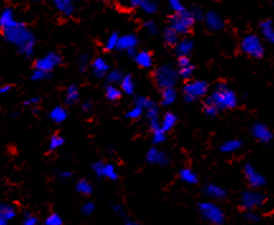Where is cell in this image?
I'll use <instances>...</instances> for the list:
<instances>
[{"mask_svg": "<svg viewBox=\"0 0 274 225\" xmlns=\"http://www.w3.org/2000/svg\"><path fill=\"white\" fill-rule=\"evenodd\" d=\"M112 210H113V212H114V214L119 215V216H123V215H124L123 206H122V205L113 204V205H112Z\"/></svg>", "mask_w": 274, "mask_h": 225, "instance_id": "obj_52", "label": "cell"}, {"mask_svg": "<svg viewBox=\"0 0 274 225\" xmlns=\"http://www.w3.org/2000/svg\"><path fill=\"white\" fill-rule=\"evenodd\" d=\"M178 97V93L177 90H175V88H167V89H162L161 90V100H160V103H161V106H164V107H169V106H172L173 103L177 101Z\"/></svg>", "mask_w": 274, "mask_h": 225, "instance_id": "obj_27", "label": "cell"}, {"mask_svg": "<svg viewBox=\"0 0 274 225\" xmlns=\"http://www.w3.org/2000/svg\"><path fill=\"white\" fill-rule=\"evenodd\" d=\"M52 4L56 11L65 18H68L75 12V6L71 0H52Z\"/></svg>", "mask_w": 274, "mask_h": 225, "instance_id": "obj_18", "label": "cell"}, {"mask_svg": "<svg viewBox=\"0 0 274 225\" xmlns=\"http://www.w3.org/2000/svg\"><path fill=\"white\" fill-rule=\"evenodd\" d=\"M203 191H204L206 196L211 200H223V199H226V196H227L226 189L223 188V187L218 186V184H215V183L206 184Z\"/></svg>", "mask_w": 274, "mask_h": 225, "instance_id": "obj_19", "label": "cell"}, {"mask_svg": "<svg viewBox=\"0 0 274 225\" xmlns=\"http://www.w3.org/2000/svg\"><path fill=\"white\" fill-rule=\"evenodd\" d=\"M208 83L204 80H190L183 88L184 101L187 103H193L194 101L204 97L208 93Z\"/></svg>", "mask_w": 274, "mask_h": 225, "instance_id": "obj_7", "label": "cell"}, {"mask_svg": "<svg viewBox=\"0 0 274 225\" xmlns=\"http://www.w3.org/2000/svg\"><path fill=\"white\" fill-rule=\"evenodd\" d=\"M79 100H80V90H79L78 85H75V84L68 85V87L66 88L65 98H63L66 105L67 106L75 105L76 102H79Z\"/></svg>", "mask_w": 274, "mask_h": 225, "instance_id": "obj_24", "label": "cell"}, {"mask_svg": "<svg viewBox=\"0 0 274 225\" xmlns=\"http://www.w3.org/2000/svg\"><path fill=\"white\" fill-rule=\"evenodd\" d=\"M146 160L150 164H155V166H161L165 167L170 163V158L165 151L160 150L156 146L149 149V151L146 153Z\"/></svg>", "mask_w": 274, "mask_h": 225, "instance_id": "obj_14", "label": "cell"}, {"mask_svg": "<svg viewBox=\"0 0 274 225\" xmlns=\"http://www.w3.org/2000/svg\"><path fill=\"white\" fill-rule=\"evenodd\" d=\"M48 118L53 123H62L67 120V110L63 106H55L52 110L48 112Z\"/></svg>", "mask_w": 274, "mask_h": 225, "instance_id": "obj_22", "label": "cell"}, {"mask_svg": "<svg viewBox=\"0 0 274 225\" xmlns=\"http://www.w3.org/2000/svg\"><path fill=\"white\" fill-rule=\"evenodd\" d=\"M144 28L146 29L150 35H157V32H159V27H157L156 22H154V21L145 22Z\"/></svg>", "mask_w": 274, "mask_h": 225, "instance_id": "obj_48", "label": "cell"}, {"mask_svg": "<svg viewBox=\"0 0 274 225\" xmlns=\"http://www.w3.org/2000/svg\"><path fill=\"white\" fill-rule=\"evenodd\" d=\"M167 6L172 9L174 13H182V12L185 11L184 6H183L182 0H166Z\"/></svg>", "mask_w": 274, "mask_h": 225, "instance_id": "obj_45", "label": "cell"}, {"mask_svg": "<svg viewBox=\"0 0 274 225\" xmlns=\"http://www.w3.org/2000/svg\"><path fill=\"white\" fill-rule=\"evenodd\" d=\"M197 207L200 216L211 225H223L226 219L225 211L216 202L203 201L199 202Z\"/></svg>", "mask_w": 274, "mask_h": 225, "instance_id": "obj_4", "label": "cell"}, {"mask_svg": "<svg viewBox=\"0 0 274 225\" xmlns=\"http://www.w3.org/2000/svg\"><path fill=\"white\" fill-rule=\"evenodd\" d=\"M100 2H111V0H100Z\"/></svg>", "mask_w": 274, "mask_h": 225, "instance_id": "obj_61", "label": "cell"}, {"mask_svg": "<svg viewBox=\"0 0 274 225\" xmlns=\"http://www.w3.org/2000/svg\"><path fill=\"white\" fill-rule=\"evenodd\" d=\"M139 8L145 14H155L157 12V4L154 0H142Z\"/></svg>", "mask_w": 274, "mask_h": 225, "instance_id": "obj_37", "label": "cell"}, {"mask_svg": "<svg viewBox=\"0 0 274 225\" xmlns=\"http://www.w3.org/2000/svg\"><path fill=\"white\" fill-rule=\"evenodd\" d=\"M0 215L5 220L10 221V220H13L17 216V207L14 205L9 204V202H2L0 204Z\"/></svg>", "mask_w": 274, "mask_h": 225, "instance_id": "obj_29", "label": "cell"}, {"mask_svg": "<svg viewBox=\"0 0 274 225\" xmlns=\"http://www.w3.org/2000/svg\"><path fill=\"white\" fill-rule=\"evenodd\" d=\"M118 87L122 93H124V94H127V95H132L134 93V88H136L133 77H132L131 74H124L123 79H122V82L119 83Z\"/></svg>", "mask_w": 274, "mask_h": 225, "instance_id": "obj_26", "label": "cell"}, {"mask_svg": "<svg viewBox=\"0 0 274 225\" xmlns=\"http://www.w3.org/2000/svg\"><path fill=\"white\" fill-rule=\"evenodd\" d=\"M179 178L187 184H197L198 183V176L195 174V172L190 168L180 169Z\"/></svg>", "mask_w": 274, "mask_h": 225, "instance_id": "obj_30", "label": "cell"}, {"mask_svg": "<svg viewBox=\"0 0 274 225\" xmlns=\"http://www.w3.org/2000/svg\"><path fill=\"white\" fill-rule=\"evenodd\" d=\"M151 134H152V143H154L155 145L162 144L165 141V139H166V133L162 130L161 126H159V127L156 128H152Z\"/></svg>", "mask_w": 274, "mask_h": 225, "instance_id": "obj_38", "label": "cell"}, {"mask_svg": "<svg viewBox=\"0 0 274 225\" xmlns=\"http://www.w3.org/2000/svg\"><path fill=\"white\" fill-rule=\"evenodd\" d=\"M29 2H33V3H40V2H43V0H29Z\"/></svg>", "mask_w": 274, "mask_h": 225, "instance_id": "obj_59", "label": "cell"}, {"mask_svg": "<svg viewBox=\"0 0 274 225\" xmlns=\"http://www.w3.org/2000/svg\"><path fill=\"white\" fill-rule=\"evenodd\" d=\"M94 211H95V204H94V202L86 201L85 204H83V206H81V212H83L84 215H86V216L91 215Z\"/></svg>", "mask_w": 274, "mask_h": 225, "instance_id": "obj_47", "label": "cell"}, {"mask_svg": "<svg viewBox=\"0 0 274 225\" xmlns=\"http://www.w3.org/2000/svg\"><path fill=\"white\" fill-rule=\"evenodd\" d=\"M0 35L3 40L15 47L18 54L24 57H32L35 54L37 39L32 29L15 18L13 8L5 7L0 12Z\"/></svg>", "mask_w": 274, "mask_h": 225, "instance_id": "obj_1", "label": "cell"}, {"mask_svg": "<svg viewBox=\"0 0 274 225\" xmlns=\"http://www.w3.org/2000/svg\"><path fill=\"white\" fill-rule=\"evenodd\" d=\"M179 35L177 34V32L174 31V29H172L170 27H166L164 31V41L165 44L167 45V46H172L175 47L177 46V44L179 42Z\"/></svg>", "mask_w": 274, "mask_h": 225, "instance_id": "obj_33", "label": "cell"}, {"mask_svg": "<svg viewBox=\"0 0 274 225\" xmlns=\"http://www.w3.org/2000/svg\"><path fill=\"white\" fill-rule=\"evenodd\" d=\"M71 2H73V3H74V4H75V3H76V2H80V0H71Z\"/></svg>", "mask_w": 274, "mask_h": 225, "instance_id": "obj_60", "label": "cell"}, {"mask_svg": "<svg viewBox=\"0 0 274 225\" xmlns=\"http://www.w3.org/2000/svg\"><path fill=\"white\" fill-rule=\"evenodd\" d=\"M121 35H118L117 32H112L107 40L104 41V49L107 51H113V50H117V46H118V40Z\"/></svg>", "mask_w": 274, "mask_h": 225, "instance_id": "obj_36", "label": "cell"}, {"mask_svg": "<svg viewBox=\"0 0 274 225\" xmlns=\"http://www.w3.org/2000/svg\"><path fill=\"white\" fill-rule=\"evenodd\" d=\"M203 112H204V115L208 116V117H213V116H216L218 113V108L216 107L211 101H208L207 98H206L204 103H203Z\"/></svg>", "mask_w": 274, "mask_h": 225, "instance_id": "obj_42", "label": "cell"}, {"mask_svg": "<svg viewBox=\"0 0 274 225\" xmlns=\"http://www.w3.org/2000/svg\"><path fill=\"white\" fill-rule=\"evenodd\" d=\"M207 100L211 101L218 108V111L232 110L237 106V95L225 83H218L215 89L210 93Z\"/></svg>", "mask_w": 274, "mask_h": 225, "instance_id": "obj_2", "label": "cell"}, {"mask_svg": "<svg viewBox=\"0 0 274 225\" xmlns=\"http://www.w3.org/2000/svg\"><path fill=\"white\" fill-rule=\"evenodd\" d=\"M273 4H274V2H273Z\"/></svg>", "mask_w": 274, "mask_h": 225, "instance_id": "obj_62", "label": "cell"}, {"mask_svg": "<svg viewBox=\"0 0 274 225\" xmlns=\"http://www.w3.org/2000/svg\"><path fill=\"white\" fill-rule=\"evenodd\" d=\"M241 148H243V141L238 140V139H231V140H227L223 144H221L220 150L225 154H232L241 150Z\"/></svg>", "mask_w": 274, "mask_h": 225, "instance_id": "obj_25", "label": "cell"}, {"mask_svg": "<svg viewBox=\"0 0 274 225\" xmlns=\"http://www.w3.org/2000/svg\"><path fill=\"white\" fill-rule=\"evenodd\" d=\"M137 45H139V39H137L136 35L132 34L122 35V36H119L117 50H118V51L127 52L131 51V50H136Z\"/></svg>", "mask_w": 274, "mask_h": 225, "instance_id": "obj_16", "label": "cell"}, {"mask_svg": "<svg viewBox=\"0 0 274 225\" xmlns=\"http://www.w3.org/2000/svg\"><path fill=\"white\" fill-rule=\"evenodd\" d=\"M266 199L261 192L256 191V189H249V191H244L241 194L240 200H238V205L243 210L246 211H255L258 207L263 206L265 204Z\"/></svg>", "mask_w": 274, "mask_h": 225, "instance_id": "obj_8", "label": "cell"}, {"mask_svg": "<svg viewBox=\"0 0 274 225\" xmlns=\"http://www.w3.org/2000/svg\"><path fill=\"white\" fill-rule=\"evenodd\" d=\"M144 113H145L144 110H142L141 107L133 105V107H131L126 112V117L129 118V120H140V118L142 117V115H144Z\"/></svg>", "mask_w": 274, "mask_h": 225, "instance_id": "obj_41", "label": "cell"}, {"mask_svg": "<svg viewBox=\"0 0 274 225\" xmlns=\"http://www.w3.org/2000/svg\"><path fill=\"white\" fill-rule=\"evenodd\" d=\"M91 169L95 173L96 177L99 178H107L111 179V181H117L119 178V174L117 172V168L114 164L112 163H106V162L98 160L95 163H93Z\"/></svg>", "mask_w": 274, "mask_h": 225, "instance_id": "obj_10", "label": "cell"}, {"mask_svg": "<svg viewBox=\"0 0 274 225\" xmlns=\"http://www.w3.org/2000/svg\"><path fill=\"white\" fill-rule=\"evenodd\" d=\"M245 217L248 221H251V222H255L259 220V215L256 214V211H246Z\"/></svg>", "mask_w": 274, "mask_h": 225, "instance_id": "obj_50", "label": "cell"}, {"mask_svg": "<svg viewBox=\"0 0 274 225\" xmlns=\"http://www.w3.org/2000/svg\"><path fill=\"white\" fill-rule=\"evenodd\" d=\"M81 108H83L84 111H90L91 108H93V102H91L90 100L84 101L83 105H81Z\"/></svg>", "mask_w": 274, "mask_h": 225, "instance_id": "obj_54", "label": "cell"}, {"mask_svg": "<svg viewBox=\"0 0 274 225\" xmlns=\"http://www.w3.org/2000/svg\"><path fill=\"white\" fill-rule=\"evenodd\" d=\"M43 225H63V219L57 214V212H51L43 220Z\"/></svg>", "mask_w": 274, "mask_h": 225, "instance_id": "obj_40", "label": "cell"}, {"mask_svg": "<svg viewBox=\"0 0 274 225\" xmlns=\"http://www.w3.org/2000/svg\"><path fill=\"white\" fill-rule=\"evenodd\" d=\"M195 23V19L193 18L192 13L185 9L182 13H174L169 19V26L172 29H174L179 36H185L192 31L193 26Z\"/></svg>", "mask_w": 274, "mask_h": 225, "instance_id": "obj_5", "label": "cell"}, {"mask_svg": "<svg viewBox=\"0 0 274 225\" xmlns=\"http://www.w3.org/2000/svg\"><path fill=\"white\" fill-rule=\"evenodd\" d=\"M134 105L139 106V107H141L145 112V111L149 110V108H151L152 106H155L156 103H155L154 101L151 100V98L145 97V95H139V97L134 100Z\"/></svg>", "mask_w": 274, "mask_h": 225, "instance_id": "obj_39", "label": "cell"}, {"mask_svg": "<svg viewBox=\"0 0 274 225\" xmlns=\"http://www.w3.org/2000/svg\"><path fill=\"white\" fill-rule=\"evenodd\" d=\"M62 62V57L58 52L56 51H50L47 54H45L43 56L38 57L33 62V69L42 70L46 73H52L56 68H58Z\"/></svg>", "mask_w": 274, "mask_h": 225, "instance_id": "obj_9", "label": "cell"}, {"mask_svg": "<svg viewBox=\"0 0 274 225\" xmlns=\"http://www.w3.org/2000/svg\"><path fill=\"white\" fill-rule=\"evenodd\" d=\"M251 135L263 144L270 143V141L273 140V133H271L270 128L263 122L254 123L253 127H251Z\"/></svg>", "mask_w": 274, "mask_h": 225, "instance_id": "obj_12", "label": "cell"}, {"mask_svg": "<svg viewBox=\"0 0 274 225\" xmlns=\"http://www.w3.org/2000/svg\"><path fill=\"white\" fill-rule=\"evenodd\" d=\"M193 41L190 39H188V37H184V39L179 40V42L177 44V46H175V51H177L178 56L182 57H189L190 52L193 51Z\"/></svg>", "mask_w": 274, "mask_h": 225, "instance_id": "obj_23", "label": "cell"}, {"mask_svg": "<svg viewBox=\"0 0 274 225\" xmlns=\"http://www.w3.org/2000/svg\"><path fill=\"white\" fill-rule=\"evenodd\" d=\"M40 103H41V97H33V98H29V100L24 101L23 105H24L25 107H35V106H38Z\"/></svg>", "mask_w": 274, "mask_h": 225, "instance_id": "obj_49", "label": "cell"}, {"mask_svg": "<svg viewBox=\"0 0 274 225\" xmlns=\"http://www.w3.org/2000/svg\"><path fill=\"white\" fill-rule=\"evenodd\" d=\"M178 74H179V78L184 80H189L192 78L193 72H194V67L190 62L189 57L182 56L178 59Z\"/></svg>", "mask_w": 274, "mask_h": 225, "instance_id": "obj_17", "label": "cell"}, {"mask_svg": "<svg viewBox=\"0 0 274 225\" xmlns=\"http://www.w3.org/2000/svg\"><path fill=\"white\" fill-rule=\"evenodd\" d=\"M50 78H51L50 73H46L37 69H33L32 74H30V80H33V82H43V80H47L50 79Z\"/></svg>", "mask_w": 274, "mask_h": 225, "instance_id": "obj_44", "label": "cell"}, {"mask_svg": "<svg viewBox=\"0 0 274 225\" xmlns=\"http://www.w3.org/2000/svg\"><path fill=\"white\" fill-rule=\"evenodd\" d=\"M133 60L137 64V67L141 68V69H149V68L152 67V62H154L151 52L146 51V50L137 51L136 55L133 56Z\"/></svg>", "mask_w": 274, "mask_h": 225, "instance_id": "obj_21", "label": "cell"}, {"mask_svg": "<svg viewBox=\"0 0 274 225\" xmlns=\"http://www.w3.org/2000/svg\"><path fill=\"white\" fill-rule=\"evenodd\" d=\"M240 49L248 56L254 57V59H260L263 57L265 49L261 42L260 37L256 35H246L240 42Z\"/></svg>", "mask_w": 274, "mask_h": 225, "instance_id": "obj_6", "label": "cell"}, {"mask_svg": "<svg viewBox=\"0 0 274 225\" xmlns=\"http://www.w3.org/2000/svg\"><path fill=\"white\" fill-rule=\"evenodd\" d=\"M75 189L78 191V194L83 195V196H90V195L93 194V191H94L93 184H91L90 182H89L88 179H85V178L79 179V181L76 182Z\"/></svg>", "mask_w": 274, "mask_h": 225, "instance_id": "obj_31", "label": "cell"}, {"mask_svg": "<svg viewBox=\"0 0 274 225\" xmlns=\"http://www.w3.org/2000/svg\"><path fill=\"white\" fill-rule=\"evenodd\" d=\"M123 225H137L136 221H133V220H129V219H126V221H124Z\"/></svg>", "mask_w": 274, "mask_h": 225, "instance_id": "obj_57", "label": "cell"}, {"mask_svg": "<svg viewBox=\"0 0 274 225\" xmlns=\"http://www.w3.org/2000/svg\"><path fill=\"white\" fill-rule=\"evenodd\" d=\"M13 89V87L10 84H3L0 85V95H5Z\"/></svg>", "mask_w": 274, "mask_h": 225, "instance_id": "obj_53", "label": "cell"}, {"mask_svg": "<svg viewBox=\"0 0 274 225\" xmlns=\"http://www.w3.org/2000/svg\"><path fill=\"white\" fill-rule=\"evenodd\" d=\"M22 225H40V220L36 215L33 214H25L23 216L22 220Z\"/></svg>", "mask_w": 274, "mask_h": 225, "instance_id": "obj_46", "label": "cell"}, {"mask_svg": "<svg viewBox=\"0 0 274 225\" xmlns=\"http://www.w3.org/2000/svg\"><path fill=\"white\" fill-rule=\"evenodd\" d=\"M190 13H192L193 18L195 19V22L200 21V19H203V17H204V14H203V12L200 11L199 8H193V11H190Z\"/></svg>", "mask_w": 274, "mask_h": 225, "instance_id": "obj_51", "label": "cell"}, {"mask_svg": "<svg viewBox=\"0 0 274 225\" xmlns=\"http://www.w3.org/2000/svg\"><path fill=\"white\" fill-rule=\"evenodd\" d=\"M58 176H60L62 179H67V178H71V177H73V172L61 171L60 173H58Z\"/></svg>", "mask_w": 274, "mask_h": 225, "instance_id": "obj_55", "label": "cell"}, {"mask_svg": "<svg viewBox=\"0 0 274 225\" xmlns=\"http://www.w3.org/2000/svg\"><path fill=\"white\" fill-rule=\"evenodd\" d=\"M90 55L86 54V52H83L81 55H79L78 57V68L81 70V72H84V70L86 69V68L90 67Z\"/></svg>", "mask_w": 274, "mask_h": 225, "instance_id": "obj_43", "label": "cell"}, {"mask_svg": "<svg viewBox=\"0 0 274 225\" xmlns=\"http://www.w3.org/2000/svg\"><path fill=\"white\" fill-rule=\"evenodd\" d=\"M203 21H204L206 27L212 32H218L225 27V22H223L222 17L213 11L207 12L203 17Z\"/></svg>", "mask_w": 274, "mask_h": 225, "instance_id": "obj_15", "label": "cell"}, {"mask_svg": "<svg viewBox=\"0 0 274 225\" xmlns=\"http://www.w3.org/2000/svg\"><path fill=\"white\" fill-rule=\"evenodd\" d=\"M89 68H90L91 74H93L95 78H98V79L106 78L107 74L109 73V70H111V67H109L108 61L101 56L94 57V59L91 60L90 67Z\"/></svg>", "mask_w": 274, "mask_h": 225, "instance_id": "obj_13", "label": "cell"}, {"mask_svg": "<svg viewBox=\"0 0 274 225\" xmlns=\"http://www.w3.org/2000/svg\"><path fill=\"white\" fill-rule=\"evenodd\" d=\"M126 2L129 7H132V8H139L142 0H126Z\"/></svg>", "mask_w": 274, "mask_h": 225, "instance_id": "obj_56", "label": "cell"}, {"mask_svg": "<svg viewBox=\"0 0 274 225\" xmlns=\"http://www.w3.org/2000/svg\"><path fill=\"white\" fill-rule=\"evenodd\" d=\"M123 77H124V74L122 70L112 69V70H109V73L107 74L106 79H107V83H108V84L119 85V83L122 82Z\"/></svg>", "mask_w": 274, "mask_h": 225, "instance_id": "obj_34", "label": "cell"}, {"mask_svg": "<svg viewBox=\"0 0 274 225\" xmlns=\"http://www.w3.org/2000/svg\"><path fill=\"white\" fill-rule=\"evenodd\" d=\"M63 144H65V139L61 135H58V134H53V135H51V138L48 139L47 149L50 151H55L57 150L58 148H61Z\"/></svg>", "mask_w": 274, "mask_h": 225, "instance_id": "obj_35", "label": "cell"}, {"mask_svg": "<svg viewBox=\"0 0 274 225\" xmlns=\"http://www.w3.org/2000/svg\"><path fill=\"white\" fill-rule=\"evenodd\" d=\"M155 84L160 89H167V88H174L179 80L178 70L170 64H162L155 70L154 74Z\"/></svg>", "mask_w": 274, "mask_h": 225, "instance_id": "obj_3", "label": "cell"}, {"mask_svg": "<svg viewBox=\"0 0 274 225\" xmlns=\"http://www.w3.org/2000/svg\"><path fill=\"white\" fill-rule=\"evenodd\" d=\"M8 222H9V221H8V220H5L4 217H3L2 215H0V225H8Z\"/></svg>", "mask_w": 274, "mask_h": 225, "instance_id": "obj_58", "label": "cell"}, {"mask_svg": "<svg viewBox=\"0 0 274 225\" xmlns=\"http://www.w3.org/2000/svg\"><path fill=\"white\" fill-rule=\"evenodd\" d=\"M175 125H177V116L173 112H166L162 116L161 120H160V126H161V128L166 134L172 131Z\"/></svg>", "mask_w": 274, "mask_h": 225, "instance_id": "obj_28", "label": "cell"}, {"mask_svg": "<svg viewBox=\"0 0 274 225\" xmlns=\"http://www.w3.org/2000/svg\"><path fill=\"white\" fill-rule=\"evenodd\" d=\"M259 32H260L261 37H263L266 42L274 45V24L270 19H265V21L260 22V24H259Z\"/></svg>", "mask_w": 274, "mask_h": 225, "instance_id": "obj_20", "label": "cell"}, {"mask_svg": "<svg viewBox=\"0 0 274 225\" xmlns=\"http://www.w3.org/2000/svg\"><path fill=\"white\" fill-rule=\"evenodd\" d=\"M104 94H106V98L109 101V102H117V101L121 100L122 97V92L119 89V87L117 85H111L107 84L106 90H104Z\"/></svg>", "mask_w": 274, "mask_h": 225, "instance_id": "obj_32", "label": "cell"}, {"mask_svg": "<svg viewBox=\"0 0 274 225\" xmlns=\"http://www.w3.org/2000/svg\"><path fill=\"white\" fill-rule=\"evenodd\" d=\"M244 174H245V178L246 181H248L249 186L253 189L261 188V187L265 184V177L261 173H259L255 167L251 166V164H245V167H244Z\"/></svg>", "mask_w": 274, "mask_h": 225, "instance_id": "obj_11", "label": "cell"}]
</instances>
